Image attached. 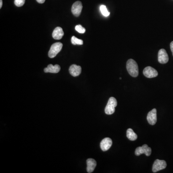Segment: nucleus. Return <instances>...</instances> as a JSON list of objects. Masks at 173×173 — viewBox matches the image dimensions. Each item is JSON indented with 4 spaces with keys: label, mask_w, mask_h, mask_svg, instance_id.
Segmentation results:
<instances>
[{
    "label": "nucleus",
    "mask_w": 173,
    "mask_h": 173,
    "mask_svg": "<svg viewBox=\"0 0 173 173\" xmlns=\"http://www.w3.org/2000/svg\"><path fill=\"white\" fill-rule=\"evenodd\" d=\"M127 69L130 76L134 78L138 76V65L135 60L130 59L127 61Z\"/></svg>",
    "instance_id": "f257e3e1"
},
{
    "label": "nucleus",
    "mask_w": 173,
    "mask_h": 173,
    "mask_svg": "<svg viewBox=\"0 0 173 173\" xmlns=\"http://www.w3.org/2000/svg\"><path fill=\"white\" fill-rule=\"evenodd\" d=\"M118 105V101L115 98L110 97L105 108V113L107 115H111L115 111V108Z\"/></svg>",
    "instance_id": "f03ea898"
},
{
    "label": "nucleus",
    "mask_w": 173,
    "mask_h": 173,
    "mask_svg": "<svg viewBox=\"0 0 173 173\" xmlns=\"http://www.w3.org/2000/svg\"><path fill=\"white\" fill-rule=\"evenodd\" d=\"M63 47V44L61 42H56L54 43L51 47L48 55L51 58H53L57 55V54L61 51Z\"/></svg>",
    "instance_id": "7ed1b4c3"
},
{
    "label": "nucleus",
    "mask_w": 173,
    "mask_h": 173,
    "mask_svg": "<svg viewBox=\"0 0 173 173\" xmlns=\"http://www.w3.org/2000/svg\"><path fill=\"white\" fill-rule=\"evenodd\" d=\"M151 149L147 144H144L142 146L138 147L135 150V155L139 156L142 154H145L147 156H149L151 155Z\"/></svg>",
    "instance_id": "20e7f679"
},
{
    "label": "nucleus",
    "mask_w": 173,
    "mask_h": 173,
    "mask_svg": "<svg viewBox=\"0 0 173 173\" xmlns=\"http://www.w3.org/2000/svg\"><path fill=\"white\" fill-rule=\"evenodd\" d=\"M166 161L164 160H160L157 159L155 161L152 166V171L153 173H156L158 171H160L161 170L164 169L166 168Z\"/></svg>",
    "instance_id": "39448f33"
},
{
    "label": "nucleus",
    "mask_w": 173,
    "mask_h": 173,
    "mask_svg": "<svg viewBox=\"0 0 173 173\" xmlns=\"http://www.w3.org/2000/svg\"><path fill=\"white\" fill-rule=\"evenodd\" d=\"M143 75L147 78H153L157 77L158 73L156 70L151 66H147L143 70Z\"/></svg>",
    "instance_id": "423d86ee"
},
{
    "label": "nucleus",
    "mask_w": 173,
    "mask_h": 173,
    "mask_svg": "<svg viewBox=\"0 0 173 173\" xmlns=\"http://www.w3.org/2000/svg\"><path fill=\"white\" fill-rule=\"evenodd\" d=\"M148 122L151 125H155L157 122V110L154 108L149 111L147 117Z\"/></svg>",
    "instance_id": "0eeeda50"
},
{
    "label": "nucleus",
    "mask_w": 173,
    "mask_h": 173,
    "mask_svg": "<svg viewBox=\"0 0 173 173\" xmlns=\"http://www.w3.org/2000/svg\"><path fill=\"white\" fill-rule=\"evenodd\" d=\"M158 62L161 64H165L168 62V55L165 49H161L159 50L158 55Z\"/></svg>",
    "instance_id": "6e6552de"
},
{
    "label": "nucleus",
    "mask_w": 173,
    "mask_h": 173,
    "mask_svg": "<svg viewBox=\"0 0 173 173\" xmlns=\"http://www.w3.org/2000/svg\"><path fill=\"white\" fill-rule=\"evenodd\" d=\"M83 6L82 2L80 1H77L75 2L72 7V13L74 15L76 16H79L82 13Z\"/></svg>",
    "instance_id": "1a4fd4ad"
},
{
    "label": "nucleus",
    "mask_w": 173,
    "mask_h": 173,
    "mask_svg": "<svg viewBox=\"0 0 173 173\" xmlns=\"http://www.w3.org/2000/svg\"><path fill=\"white\" fill-rule=\"evenodd\" d=\"M112 140L109 138H105L102 139L100 143V147L102 151H108L112 145Z\"/></svg>",
    "instance_id": "9d476101"
},
{
    "label": "nucleus",
    "mask_w": 173,
    "mask_h": 173,
    "mask_svg": "<svg viewBox=\"0 0 173 173\" xmlns=\"http://www.w3.org/2000/svg\"><path fill=\"white\" fill-rule=\"evenodd\" d=\"M69 71L70 74L73 77H77L79 76L82 73V68L79 65H72L70 66Z\"/></svg>",
    "instance_id": "9b49d317"
},
{
    "label": "nucleus",
    "mask_w": 173,
    "mask_h": 173,
    "mask_svg": "<svg viewBox=\"0 0 173 173\" xmlns=\"http://www.w3.org/2000/svg\"><path fill=\"white\" fill-rule=\"evenodd\" d=\"M64 35L63 29L61 27H56L52 32V37L55 40H61Z\"/></svg>",
    "instance_id": "f8f14e48"
},
{
    "label": "nucleus",
    "mask_w": 173,
    "mask_h": 173,
    "mask_svg": "<svg viewBox=\"0 0 173 173\" xmlns=\"http://www.w3.org/2000/svg\"><path fill=\"white\" fill-rule=\"evenodd\" d=\"M61 68L59 65H53L50 64L45 68H44V71L45 73H58L60 70Z\"/></svg>",
    "instance_id": "ddd939ff"
},
{
    "label": "nucleus",
    "mask_w": 173,
    "mask_h": 173,
    "mask_svg": "<svg viewBox=\"0 0 173 173\" xmlns=\"http://www.w3.org/2000/svg\"><path fill=\"white\" fill-rule=\"evenodd\" d=\"M87 172L89 173L93 172L97 165L96 161L93 159L89 158L87 160Z\"/></svg>",
    "instance_id": "4468645a"
},
{
    "label": "nucleus",
    "mask_w": 173,
    "mask_h": 173,
    "mask_svg": "<svg viewBox=\"0 0 173 173\" xmlns=\"http://www.w3.org/2000/svg\"><path fill=\"white\" fill-rule=\"evenodd\" d=\"M127 137L129 140L134 141L137 139L138 136L131 128H128L127 131Z\"/></svg>",
    "instance_id": "2eb2a0df"
},
{
    "label": "nucleus",
    "mask_w": 173,
    "mask_h": 173,
    "mask_svg": "<svg viewBox=\"0 0 173 173\" xmlns=\"http://www.w3.org/2000/svg\"><path fill=\"white\" fill-rule=\"evenodd\" d=\"M100 11L102 15L105 17H107L110 15V12L108 11L106 6L104 5H101V6H100Z\"/></svg>",
    "instance_id": "dca6fc26"
},
{
    "label": "nucleus",
    "mask_w": 173,
    "mask_h": 173,
    "mask_svg": "<svg viewBox=\"0 0 173 173\" xmlns=\"http://www.w3.org/2000/svg\"><path fill=\"white\" fill-rule=\"evenodd\" d=\"M71 42L73 45H82L83 44V41L82 40L78 39L75 36H73L71 38Z\"/></svg>",
    "instance_id": "f3484780"
},
{
    "label": "nucleus",
    "mask_w": 173,
    "mask_h": 173,
    "mask_svg": "<svg viewBox=\"0 0 173 173\" xmlns=\"http://www.w3.org/2000/svg\"><path fill=\"white\" fill-rule=\"evenodd\" d=\"M75 29L78 32L82 33V34L86 32V29H85V28H83L82 25H80L76 26L75 27Z\"/></svg>",
    "instance_id": "a211bd4d"
},
{
    "label": "nucleus",
    "mask_w": 173,
    "mask_h": 173,
    "mask_svg": "<svg viewBox=\"0 0 173 173\" xmlns=\"http://www.w3.org/2000/svg\"><path fill=\"white\" fill-rule=\"evenodd\" d=\"M25 0H15V5L18 7H21L24 5Z\"/></svg>",
    "instance_id": "6ab92c4d"
},
{
    "label": "nucleus",
    "mask_w": 173,
    "mask_h": 173,
    "mask_svg": "<svg viewBox=\"0 0 173 173\" xmlns=\"http://www.w3.org/2000/svg\"><path fill=\"white\" fill-rule=\"evenodd\" d=\"M170 48H171V51H172L173 55V41L170 43Z\"/></svg>",
    "instance_id": "aec40b11"
},
{
    "label": "nucleus",
    "mask_w": 173,
    "mask_h": 173,
    "mask_svg": "<svg viewBox=\"0 0 173 173\" xmlns=\"http://www.w3.org/2000/svg\"><path fill=\"white\" fill-rule=\"evenodd\" d=\"M36 1L40 4H43L45 1V0H36Z\"/></svg>",
    "instance_id": "412c9836"
},
{
    "label": "nucleus",
    "mask_w": 173,
    "mask_h": 173,
    "mask_svg": "<svg viewBox=\"0 0 173 173\" xmlns=\"http://www.w3.org/2000/svg\"><path fill=\"white\" fill-rule=\"evenodd\" d=\"M2 0H0V8L2 7Z\"/></svg>",
    "instance_id": "4be33fe9"
}]
</instances>
